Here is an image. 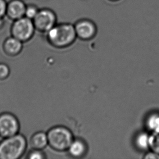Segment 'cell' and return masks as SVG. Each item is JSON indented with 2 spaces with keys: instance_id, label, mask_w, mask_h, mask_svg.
<instances>
[{
  "instance_id": "obj_1",
  "label": "cell",
  "mask_w": 159,
  "mask_h": 159,
  "mask_svg": "<svg viewBox=\"0 0 159 159\" xmlns=\"http://www.w3.org/2000/svg\"><path fill=\"white\" fill-rule=\"evenodd\" d=\"M45 34L48 43L59 48L71 45L77 38L74 25L70 22L57 23Z\"/></svg>"
},
{
  "instance_id": "obj_17",
  "label": "cell",
  "mask_w": 159,
  "mask_h": 159,
  "mask_svg": "<svg viewBox=\"0 0 159 159\" xmlns=\"http://www.w3.org/2000/svg\"><path fill=\"white\" fill-rule=\"evenodd\" d=\"M10 74V69L7 65L0 63V80H3L8 77Z\"/></svg>"
},
{
  "instance_id": "obj_16",
  "label": "cell",
  "mask_w": 159,
  "mask_h": 159,
  "mask_svg": "<svg viewBox=\"0 0 159 159\" xmlns=\"http://www.w3.org/2000/svg\"><path fill=\"white\" fill-rule=\"evenodd\" d=\"M27 158L30 159H43L45 158V155L41 150L33 149V150L28 153Z\"/></svg>"
},
{
  "instance_id": "obj_20",
  "label": "cell",
  "mask_w": 159,
  "mask_h": 159,
  "mask_svg": "<svg viewBox=\"0 0 159 159\" xmlns=\"http://www.w3.org/2000/svg\"><path fill=\"white\" fill-rule=\"evenodd\" d=\"M4 25V20L3 18H0V28L2 27Z\"/></svg>"
},
{
  "instance_id": "obj_6",
  "label": "cell",
  "mask_w": 159,
  "mask_h": 159,
  "mask_svg": "<svg viewBox=\"0 0 159 159\" xmlns=\"http://www.w3.org/2000/svg\"><path fill=\"white\" fill-rule=\"evenodd\" d=\"M73 25L77 37L82 40H89L97 34V25L92 20L87 18L80 19Z\"/></svg>"
},
{
  "instance_id": "obj_4",
  "label": "cell",
  "mask_w": 159,
  "mask_h": 159,
  "mask_svg": "<svg viewBox=\"0 0 159 159\" xmlns=\"http://www.w3.org/2000/svg\"><path fill=\"white\" fill-rule=\"evenodd\" d=\"M35 31L32 20L25 16L14 21L11 27V35L22 43L30 40Z\"/></svg>"
},
{
  "instance_id": "obj_8",
  "label": "cell",
  "mask_w": 159,
  "mask_h": 159,
  "mask_svg": "<svg viewBox=\"0 0 159 159\" xmlns=\"http://www.w3.org/2000/svg\"><path fill=\"white\" fill-rule=\"evenodd\" d=\"M26 6L22 0H11L7 3L6 15L13 21L24 17Z\"/></svg>"
},
{
  "instance_id": "obj_18",
  "label": "cell",
  "mask_w": 159,
  "mask_h": 159,
  "mask_svg": "<svg viewBox=\"0 0 159 159\" xmlns=\"http://www.w3.org/2000/svg\"><path fill=\"white\" fill-rule=\"evenodd\" d=\"M7 3L6 0H0V18H3L6 15Z\"/></svg>"
},
{
  "instance_id": "obj_3",
  "label": "cell",
  "mask_w": 159,
  "mask_h": 159,
  "mask_svg": "<svg viewBox=\"0 0 159 159\" xmlns=\"http://www.w3.org/2000/svg\"><path fill=\"white\" fill-rule=\"evenodd\" d=\"M48 144L57 151L67 150L73 141L72 134L69 129L62 126H57L50 129L47 133Z\"/></svg>"
},
{
  "instance_id": "obj_7",
  "label": "cell",
  "mask_w": 159,
  "mask_h": 159,
  "mask_svg": "<svg viewBox=\"0 0 159 159\" xmlns=\"http://www.w3.org/2000/svg\"><path fill=\"white\" fill-rule=\"evenodd\" d=\"M20 123L16 117L9 112L0 114V136L8 138L19 133Z\"/></svg>"
},
{
  "instance_id": "obj_2",
  "label": "cell",
  "mask_w": 159,
  "mask_h": 159,
  "mask_svg": "<svg viewBox=\"0 0 159 159\" xmlns=\"http://www.w3.org/2000/svg\"><path fill=\"white\" fill-rule=\"evenodd\" d=\"M26 148V138L20 134L3 138L0 142V159H19L24 155Z\"/></svg>"
},
{
  "instance_id": "obj_10",
  "label": "cell",
  "mask_w": 159,
  "mask_h": 159,
  "mask_svg": "<svg viewBox=\"0 0 159 159\" xmlns=\"http://www.w3.org/2000/svg\"><path fill=\"white\" fill-rule=\"evenodd\" d=\"M86 144L83 141L80 139L73 140L67 149L70 155L75 158L83 157L86 153Z\"/></svg>"
},
{
  "instance_id": "obj_14",
  "label": "cell",
  "mask_w": 159,
  "mask_h": 159,
  "mask_svg": "<svg viewBox=\"0 0 159 159\" xmlns=\"http://www.w3.org/2000/svg\"><path fill=\"white\" fill-rule=\"evenodd\" d=\"M149 150L159 154V132L150 134Z\"/></svg>"
},
{
  "instance_id": "obj_22",
  "label": "cell",
  "mask_w": 159,
  "mask_h": 159,
  "mask_svg": "<svg viewBox=\"0 0 159 159\" xmlns=\"http://www.w3.org/2000/svg\"><path fill=\"white\" fill-rule=\"evenodd\" d=\"M0 137H1V136H0Z\"/></svg>"
},
{
  "instance_id": "obj_12",
  "label": "cell",
  "mask_w": 159,
  "mask_h": 159,
  "mask_svg": "<svg viewBox=\"0 0 159 159\" xmlns=\"http://www.w3.org/2000/svg\"><path fill=\"white\" fill-rule=\"evenodd\" d=\"M150 134L147 132H140L136 135L134 143L136 147L141 151H147L149 149Z\"/></svg>"
},
{
  "instance_id": "obj_19",
  "label": "cell",
  "mask_w": 159,
  "mask_h": 159,
  "mask_svg": "<svg viewBox=\"0 0 159 159\" xmlns=\"http://www.w3.org/2000/svg\"><path fill=\"white\" fill-rule=\"evenodd\" d=\"M143 158L144 159H159V154L149 150L144 154Z\"/></svg>"
},
{
  "instance_id": "obj_11",
  "label": "cell",
  "mask_w": 159,
  "mask_h": 159,
  "mask_svg": "<svg viewBox=\"0 0 159 159\" xmlns=\"http://www.w3.org/2000/svg\"><path fill=\"white\" fill-rule=\"evenodd\" d=\"M30 142L33 148L43 149L48 144L47 134L43 131L35 133L30 138Z\"/></svg>"
},
{
  "instance_id": "obj_15",
  "label": "cell",
  "mask_w": 159,
  "mask_h": 159,
  "mask_svg": "<svg viewBox=\"0 0 159 159\" xmlns=\"http://www.w3.org/2000/svg\"><path fill=\"white\" fill-rule=\"evenodd\" d=\"M39 8L37 5L34 4H27L25 16L30 20H33L39 12Z\"/></svg>"
},
{
  "instance_id": "obj_21",
  "label": "cell",
  "mask_w": 159,
  "mask_h": 159,
  "mask_svg": "<svg viewBox=\"0 0 159 159\" xmlns=\"http://www.w3.org/2000/svg\"><path fill=\"white\" fill-rule=\"evenodd\" d=\"M107 1H110V2H118V1H120V0H107Z\"/></svg>"
},
{
  "instance_id": "obj_5",
  "label": "cell",
  "mask_w": 159,
  "mask_h": 159,
  "mask_svg": "<svg viewBox=\"0 0 159 159\" xmlns=\"http://www.w3.org/2000/svg\"><path fill=\"white\" fill-rule=\"evenodd\" d=\"M33 21L36 31L46 33L58 23V17L53 10L46 7L40 8Z\"/></svg>"
},
{
  "instance_id": "obj_9",
  "label": "cell",
  "mask_w": 159,
  "mask_h": 159,
  "mask_svg": "<svg viewBox=\"0 0 159 159\" xmlns=\"http://www.w3.org/2000/svg\"><path fill=\"white\" fill-rule=\"evenodd\" d=\"M23 43L15 37H9L4 41L3 48L4 52L9 56H16L22 49Z\"/></svg>"
},
{
  "instance_id": "obj_13",
  "label": "cell",
  "mask_w": 159,
  "mask_h": 159,
  "mask_svg": "<svg viewBox=\"0 0 159 159\" xmlns=\"http://www.w3.org/2000/svg\"><path fill=\"white\" fill-rule=\"evenodd\" d=\"M145 126L151 133L159 132V112H153L147 116Z\"/></svg>"
}]
</instances>
